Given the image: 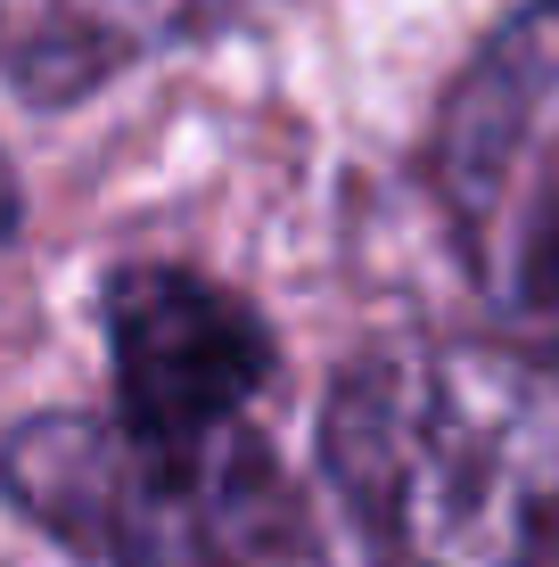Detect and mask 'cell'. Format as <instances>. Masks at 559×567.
<instances>
[{"label":"cell","instance_id":"cell-1","mask_svg":"<svg viewBox=\"0 0 559 567\" xmlns=\"http://www.w3.org/2000/svg\"><path fill=\"white\" fill-rule=\"evenodd\" d=\"M297 567H559V370L510 338L345 362Z\"/></svg>","mask_w":559,"mask_h":567},{"label":"cell","instance_id":"cell-4","mask_svg":"<svg viewBox=\"0 0 559 567\" xmlns=\"http://www.w3.org/2000/svg\"><path fill=\"white\" fill-rule=\"evenodd\" d=\"M100 321L115 354V412L165 436L247 420L280 362L272 329L189 264H124L100 297Z\"/></svg>","mask_w":559,"mask_h":567},{"label":"cell","instance_id":"cell-5","mask_svg":"<svg viewBox=\"0 0 559 567\" xmlns=\"http://www.w3.org/2000/svg\"><path fill=\"white\" fill-rule=\"evenodd\" d=\"M256 0H0V66L33 100H74L173 42L230 25Z\"/></svg>","mask_w":559,"mask_h":567},{"label":"cell","instance_id":"cell-2","mask_svg":"<svg viewBox=\"0 0 559 567\" xmlns=\"http://www.w3.org/2000/svg\"><path fill=\"white\" fill-rule=\"evenodd\" d=\"M0 494L100 567H297L304 543V494L247 420L165 436L42 412L0 436Z\"/></svg>","mask_w":559,"mask_h":567},{"label":"cell","instance_id":"cell-3","mask_svg":"<svg viewBox=\"0 0 559 567\" xmlns=\"http://www.w3.org/2000/svg\"><path fill=\"white\" fill-rule=\"evenodd\" d=\"M428 182L494 329L559 370V0L518 9L460 66Z\"/></svg>","mask_w":559,"mask_h":567}]
</instances>
